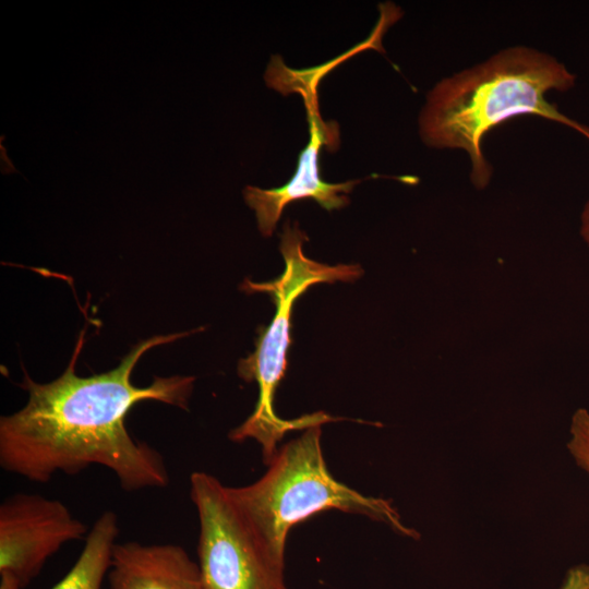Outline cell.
<instances>
[{
	"instance_id": "9c48e42d",
	"label": "cell",
	"mask_w": 589,
	"mask_h": 589,
	"mask_svg": "<svg viewBox=\"0 0 589 589\" xmlns=\"http://www.w3.org/2000/svg\"><path fill=\"white\" fill-rule=\"evenodd\" d=\"M120 532L118 515L106 510L94 521L68 574L51 589H101L111 567Z\"/></svg>"
},
{
	"instance_id": "7c38bea8",
	"label": "cell",
	"mask_w": 589,
	"mask_h": 589,
	"mask_svg": "<svg viewBox=\"0 0 589 589\" xmlns=\"http://www.w3.org/2000/svg\"><path fill=\"white\" fill-rule=\"evenodd\" d=\"M561 589H589V567L570 569Z\"/></svg>"
},
{
	"instance_id": "7a4b0ae2",
	"label": "cell",
	"mask_w": 589,
	"mask_h": 589,
	"mask_svg": "<svg viewBox=\"0 0 589 589\" xmlns=\"http://www.w3.org/2000/svg\"><path fill=\"white\" fill-rule=\"evenodd\" d=\"M576 76L552 56L528 47H512L489 60L438 82L420 115L424 143L464 149L471 161V180L488 184L492 169L482 140L504 121L534 115L578 131L589 141V127L563 115L545 95L567 91Z\"/></svg>"
},
{
	"instance_id": "277c9868",
	"label": "cell",
	"mask_w": 589,
	"mask_h": 589,
	"mask_svg": "<svg viewBox=\"0 0 589 589\" xmlns=\"http://www.w3.org/2000/svg\"><path fill=\"white\" fill-rule=\"evenodd\" d=\"M305 240L306 236L297 224L291 227L286 223L279 247L286 265L284 273L267 283L244 279L241 286L247 292L272 296L276 313L271 324L260 329L255 351L239 361V376L245 382H256L260 395L252 414L230 431L229 438L233 442H243L247 438L257 441L262 445L265 465L273 458L278 442L287 432L335 421V418L323 411L294 420H284L276 416L273 408L274 394L287 368V350L291 342L290 314L296 299L315 284L353 281L363 274L359 265L329 266L308 259L302 251Z\"/></svg>"
},
{
	"instance_id": "8992f818",
	"label": "cell",
	"mask_w": 589,
	"mask_h": 589,
	"mask_svg": "<svg viewBox=\"0 0 589 589\" xmlns=\"http://www.w3.org/2000/svg\"><path fill=\"white\" fill-rule=\"evenodd\" d=\"M87 526L60 500L14 493L0 504V589H24L64 544Z\"/></svg>"
},
{
	"instance_id": "8fae6325",
	"label": "cell",
	"mask_w": 589,
	"mask_h": 589,
	"mask_svg": "<svg viewBox=\"0 0 589 589\" xmlns=\"http://www.w3.org/2000/svg\"><path fill=\"white\" fill-rule=\"evenodd\" d=\"M567 447L575 461L589 473V412L579 409L573 417Z\"/></svg>"
},
{
	"instance_id": "ba28073f",
	"label": "cell",
	"mask_w": 589,
	"mask_h": 589,
	"mask_svg": "<svg viewBox=\"0 0 589 589\" xmlns=\"http://www.w3.org/2000/svg\"><path fill=\"white\" fill-rule=\"evenodd\" d=\"M110 589H205L199 564L178 544L117 543Z\"/></svg>"
},
{
	"instance_id": "3957f363",
	"label": "cell",
	"mask_w": 589,
	"mask_h": 589,
	"mask_svg": "<svg viewBox=\"0 0 589 589\" xmlns=\"http://www.w3.org/2000/svg\"><path fill=\"white\" fill-rule=\"evenodd\" d=\"M321 434V425L305 429L302 435L277 449L261 479L245 486H229L269 554L285 565L290 529L327 509L363 515L387 524L400 534L417 538V531L401 522L389 501L364 496L330 474Z\"/></svg>"
},
{
	"instance_id": "52a82bcc",
	"label": "cell",
	"mask_w": 589,
	"mask_h": 589,
	"mask_svg": "<svg viewBox=\"0 0 589 589\" xmlns=\"http://www.w3.org/2000/svg\"><path fill=\"white\" fill-rule=\"evenodd\" d=\"M310 139L300 152L294 175L279 188L245 187L247 204L254 209L257 227L264 237L274 232L284 208L292 201L313 199L327 211L338 209L349 203L347 194L361 180L329 183L321 178L320 155L323 146L330 152L338 148L339 128L334 120L324 121L318 111L317 97L304 99Z\"/></svg>"
},
{
	"instance_id": "30bf717a",
	"label": "cell",
	"mask_w": 589,
	"mask_h": 589,
	"mask_svg": "<svg viewBox=\"0 0 589 589\" xmlns=\"http://www.w3.org/2000/svg\"><path fill=\"white\" fill-rule=\"evenodd\" d=\"M380 8H382V14H381L380 21L377 25L375 26L371 36L364 43H361L360 45L353 47L351 50L347 51L345 55L338 57L334 61H330L329 63L317 68L316 69L317 71L312 75H308V74L302 75L299 71H293L287 68L283 63L279 56H274L266 70V74H265L266 84L273 87L276 84L281 83V82L303 79L304 83L298 87L296 93H300L303 96V99L317 97L316 87H317L318 81L328 70L334 68L337 63L341 62L346 58L352 56V53L359 52L363 49L371 48V47H374L376 49L382 48L381 46L382 35L394 21L399 19L400 14H399V9L394 7L393 4L387 5V10H385V5H382Z\"/></svg>"
},
{
	"instance_id": "6da1fadb",
	"label": "cell",
	"mask_w": 589,
	"mask_h": 589,
	"mask_svg": "<svg viewBox=\"0 0 589 589\" xmlns=\"http://www.w3.org/2000/svg\"><path fill=\"white\" fill-rule=\"evenodd\" d=\"M190 332L154 336L140 341L115 369L79 376L76 360L84 332L64 372L48 383L34 381L26 371L20 386L26 405L0 419V466L37 483L56 473L77 474L91 466L113 472L127 492L166 488L169 473L163 455L134 438L125 420L141 401L155 400L188 410L195 377L155 376L136 386L131 376L140 358L151 348L185 337Z\"/></svg>"
},
{
	"instance_id": "4fadbf2b",
	"label": "cell",
	"mask_w": 589,
	"mask_h": 589,
	"mask_svg": "<svg viewBox=\"0 0 589 589\" xmlns=\"http://www.w3.org/2000/svg\"><path fill=\"white\" fill-rule=\"evenodd\" d=\"M581 235L589 247V201L581 215Z\"/></svg>"
},
{
	"instance_id": "5b68a950",
	"label": "cell",
	"mask_w": 589,
	"mask_h": 589,
	"mask_svg": "<svg viewBox=\"0 0 589 589\" xmlns=\"http://www.w3.org/2000/svg\"><path fill=\"white\" fill-rule=\"evenodd\" d=\"M190 496L200 520L197 564L205 589H287L285 565L269 554L229 486L195 471Z\"/></svg>"
}]
</instances>
